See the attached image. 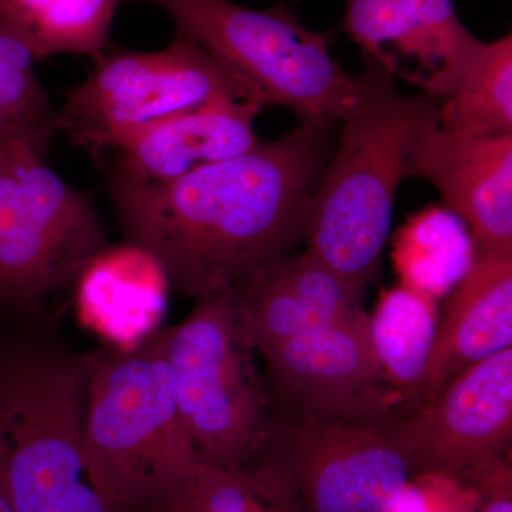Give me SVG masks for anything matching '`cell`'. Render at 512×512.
I'll use <instances>...</instances> for the list:
<instances>
[{"instance_id":"cell-1","label":"cell","mask_w":512,"mask_h":512,"mask_svg":"<svg viewBox=\"0 0 512 512\" xmlns=\"http://www.w3.org/2000/svg\"><path fill=\"white\" fill-rule=\"evenodd\" d=\"M333 126L302 121L278 140L167 184L107 173L124 242L187 298L232 291L303 238Z\"/></svg>"},{"instance_id":"cell-3","label":"cell","mask_w":512,"mask_h":512,"mask_svg":"<svg viewBox=\"0 0 512 512\" xmlns=\"http://www.w3.org/2000/svg\"><path fill=\"white\" fill-rule=\"evenodd\" d=\"M86 471L109 505L173 501L204 460L185 433L160 339L101 352L87 397Z\"/></svg>"},{"instance_id":"cell-4","label":"cell","mask_w":512,"mask_h":512,"mask_svg":"<svg viewBox=\"0 0 512 512\" xmlns=\"http://www.w3.org/2000/svg\"><path fill=\"white\" fill-rule=\"evenodd\" d=\"M394 417H355L274 404L254 457L255 487L306 512H387L410 468Z\"/></svg>"},{"instance_id":"cell-18","label":"cell","mask_w":512,"mask_h":512,"mask_svg":"<svg viewBox=\"0 0 512 512\" xmlns=\"http://www.w3.org/2000/svg\"><path fill=\"white\" fill-rule=\"evenodd\" d=\"M436 328L429 296L413 286L384 293L375 315L370 316L383 375L402 400L420 403Z\"/></svg>"},{"instance_id":"cell-5","label":"cell","mask_w":512,"mask_h":512,"mask_svg":"<svg viewBox=\"0 0 512 512\" xmlns=\"http://www.w3.org/2000/svg\"><path fill=\"white\" fill-rule=\"evenodd\" d=\"M111 248L100 212L46 163L0 138V305L33 315Z\"/></svg>"},{"instance_id":"cell-12","label":"cell","mask_w":512,"mask_h":512,"mask_svg":"<svg viewBox=\"0 0 512 512\" xmlns=\"http://www.w3.org/2000/svg\"><path fill=\"white\" fill-rule=\"evenodd\" d=\"M231 295L239 339L259 353L360 308L342 282L308 252L261 266Z\"/></svg>"},{"instance_id":"cell-10","label":"cell","mask_w":512,"mask_h":512,"mask_svg":"<svg viewBox=\"0 0 512 512\" xmlns=\"http://www.w3.org/2000/svg\"><path fill=\"white\" fill-rule=\"evenodd\" d=\"M410 468L454 473L493 461L512 439V348L481 360L397 416Z\"/></svg>"},{"instance_id":"cell-6","label":"cell","mask_w":512,"mask_h":512,"mask_svg":"<svg viewBox=\"0 0 512 512\" xmlns=\"http://www.w3.org/2000/svg\"><path fill=\"white\" fill-rule=\"evenodd\" d=\"M93 60L86 79L64 93L57 123L59 133L94 160L212 101L266 103L237 73L178 32L157 52L114 47Z\"/></svg>"},{"instance_id":"cell-16","label":"cell","mask_w":512,"mask_h":512,"mask_svg":"<svg viewBox=\"0 0 512 512\" xmlns=\"http://www.w3.org/2000/svg\"><path fill=\"white\" fill-rule=\"evenodd\" d=\"M439 101L444 130L471 137L512 136V35L481 42L453 67L416 79Z\"/></svg>"},{"instance_id":"cell-9","label":"cell","mask_w":512,"mask_h":512,"mask_svg":"<svg viewBox=\"0 0 512 512\" xmlns=\"http://www.w3.org/2000/svg\"><path fill=\"white\" fill-rule=\"evenodd\" d=\"M261 356L274 404L340 416H399L393 406L402 397L387 387L370 316L362 308L305 330Z\"/></svg>"},{"instance_id":"cell-20","label":"cell","mask_w":512,"mask_h":512,"mask_svg":"<svg viewBox=\"0 0 512 512\" xmlns=\"http://www.w3.org/2000/svg\"><path fill=\"white\" fill-rule=\"evenodd\" d=\"M387 512H427L426 505H424L423 498L417 491L404 488L399 500L393 504Z\"/></svg>"},{"instance_id":"cell-14","label":"cell","mask_w":512,"mask_h":512,"mask_svg":"<svg viewBox=\"0 0 512 512\" xmlns=\"http://www.w3.org/2000/svg\"><path fill=\"white\" fill-rule=\"evenodd\" d=\"M510 348L512 254L477 251L444 303L420 402L467 367Z\"/></svg>"},{"instance_id":"cell-13","label":"cell","mask_w":512,"mask_h":512,"mask_svg":"<svg viewBox=\"0 0 512 512\" xmlns=\"http://www.w3.org/2000/svg\"><path fill=\"white\" fill-rule=\"evenodd\" d=\"M261 100L222 99L150 128L116 151L107 173L141 184H167L198 168L254 150Z\"/></svg>"},{"instance_id":"cell-15","label":"cell","mask_w":512,"mask_h":512,"mask_svg":"<svg viewBox=\"0 0 512 512\" xmlns=\"http://www.w3.org/2000/svg\"><path fill=\"white\" fill-rule=\"evenodd\" d=\"M342 29L363 59L396 66L384 46L413 57L429 74L460 62L476 46L451 0H348Z\"/></svg>"},{"instance_id":"cell-22","label":"cell","mask_w":512,"mask_h":512,"mask_svg":"<svg viewBox=\"0 0 512 512\" xmlns=\"http://www.w3.org/2000/svg\"><path fill=\"white\" fill-rule=\"evenodd\" d=\"M484 512H512V503L510 498L498 497L490 501V504L485 507Z\"/></svg>"},{"instance_id":"cell-2","label":"cell","mask_w":512,"mask_h":512,"mask_svg":"<svg viewBox=\"0 0 512 512\" xmlns=\"http://www.w3.org/2000/svg\"><path fill=\"white\" fill-rule=\"evenodd\" d=\"M363 60L355 103L339 121L338 148L320 175L303 227L306 252L357 303L379 275L414 138L439 114V101L429 94L397 90V66Z\"/></svg>"},{"instance_id":"cell-21","label":"cell","mask_w":512,"mask_h":512,"mask_svg":"<svg viewBox=\"0 0 512 512\" xmlns=\"http://www.w3.org/2000/svg\"><path fill=\"white\" fill-rule=\"evenodd\" d=\"M0 512H13L5 477V461H3L2 444H0Z\"/></svg>"},{"instance_id":"cell-19","label":"cell","mask_w":512,"mask_h":512,"mask_svg":"<svg viewBox=\"0 0 512 512\" xmlns=\"http://www.w3.org/2000/svg\"><path fill=\"white\" fill-rule=\"evenodd\" d=\"M35 57L0 25V138H15L40 153L59 134L57 110L33 72Z\"/></svg>"},{"instance_id":"cell-7","label":"cell","mask_w":512,"mask_h":512,"mask_svg":"<svg viewBox=\"0 0 512 512\" xmlns=\"http://www.w3.org/2000/svg\"><path fill=\"white\" fill-rule=\"evenodd\" d=\"M164 10L194 40L264 97L302 121L339 124L356 79L330 55L328 40L285 6L254 10L231 0H131Z\"/></svg>"},{"instance_id":"cell-8","label":"cell","mask_w":512,"mask_h":512,"mask_svg":"<svg viewBox=\"0 0 512 512\" xmlns=\"http://www.w3.org/2000/svg\"><path fill=\"white\" fill-rule=\"evenodd\" d=\"M157 336L192 447L205 463L239 470L264 436L269 406L239 339L231 291L197 299L183 322Z\"/></svg>"},{"instance_id":"cell-11","label":"cell","mask_w":512,"mask_h":512,"mask_svg":"<svg viewBox=\"0 0 512 512\" xmlns=\"http://www.w3.org/2000/svg\"><path fill=\"white\" fill-rule=\"evenodd\" d=\"M430 181L473 232L477 251L512 254V136L444 130L439 114L413 141L409 178Z\"/></svg>"},{"instance_id":"cell-17","label":"cell","mask_w":512,"mask_h":512,"mask_svg":"<svg viewBox=\"0 0 512 512\" xmlns=\"http://www.w3.org/2000/svg\"><path fill=\"white\" fill-rule=\"evenodd\" d=\"M123 0H0V25L35 60L59 55L96 57L109 49Z\"/></svg>"}]
</instances>
